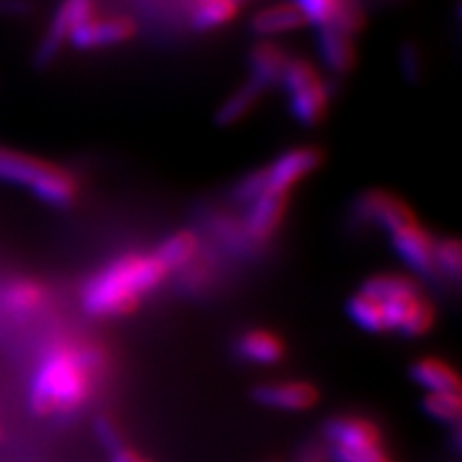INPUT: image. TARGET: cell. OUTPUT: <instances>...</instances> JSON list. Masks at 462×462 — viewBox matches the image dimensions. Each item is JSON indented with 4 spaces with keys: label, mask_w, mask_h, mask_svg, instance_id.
Masks as SVG:
<instances>
[{
    "label": "cell",
    "mask_w": 462,
    "mask_h": 462,
    "mask_svg": "<svg viewBox=\"0 0 462 462\" xmlns=\"http://www.w3.org/2000/svg\"><path fill=\"white\" fill-rule=\"evenodd\" d=\"M390 248L409 273L421 279H435V236L415 221L401 225L388 234Z\"/></svg>",
    "instance_id": "52a82bcc"
},
{
    "label": "cell",
    "mask_w": 462,
    "mask_h": 462,
    "mask_svg": "<svg viewBox=\"0 0 462 462\" xmlns=\"http://www.w3.org/2000/svg\"><path fill=\"white\" fill-rule=\"evenodd\" d=\"M346 317L356 323L357 328L364 332L371 334H379L385 332V323H383V313H381V306L371 300L364 293L356 291L354 296L346 300L345 304Z\"/></svg>",
    "instance_id": "cb8c5ba5"
},
{
    "label": "cell",
    "mask_w": 462,
    "mask_h": 462,
    "mask_svg": "<svg viewBox=\"0 0 462 462\" xmlns=\"http://www.w3.org/2000/svg\"><path fill=\"white\" fill-rule=\"evenodd\" d=\"M317 56H319L321 65L330 73H349L357 62L354 34L338 26L319 28L317 31Z\"/></svg>",
    "instance_id": "7c38bea8"
},
{
    "label": "cell",
    "mask_w": 462,
    "mask_h": 462,
    "mask_svg": "<svg viewBox=\"0 0 462 462\" xmlns=\"http://www.w3.org/2000/svg\"><path fill=\"white\" fill-rule=\"evenodd\" d=\"M460 394H426L421 409L432 420L443 424H456L460 420Z\"/></svg>",
    "instance_id": "484cf974"
},
{
    "label": "cell",
    "mask_w": 462,
    "mask_h": 462,
    "mask_svg": "<svg viewBox=\"0 0 462 462\" xmlns=\"http://www.w3.org/2000/svg\"><path fill=\"white\" fill-rule=\"evenodd\" d=\"M462 270L460 242L456 238H441L435 242V273L443 279L458 281Z\"/></svg>",
    "instance_id": "d4e9b609"
},
{
    "label": "cell",
    "mask_w": 462,
    "mask_h": 462,
    "mask_svg": "<svg viewBox=\"0 0 462 462\" xmlns=\"http://www.w3.org/2000/svg\"><path fill=\"white\" fill-rule=\"evenodd\" d=\"M167 270L154 253H131L107 263L82 289V306L92 317H120L165 281Z\"/></svg>",
    "instance_id": "6da1fadb"
},
{
    "label": "cell",
    "mask_w": 462,
    "mask_h": 462,
    "mask_svg": "<svg viewBox=\"0 0 462 462\" xmlns=\"http://www.w3.org/2000/svg\"><path fill=\"white\" fill-rule=\"evenodd\" d=\"M289 56L281 45L273 42H262L248 54V82L259 86L263 92H268L274 86H279L281 75L285 71Z\"/></svg>",
    "instance_id": "9a60e30c"
},
{
    "label": "cell",
    "mask_w": 462,
    "mask_h": 462,
    "mask_svg": "<svg viewBox=\"0 0 462 462\" xmlns=\"http://www.w3.org/2000/svg\"><path fill=\"white\" fill-rule=\"evenodd\" d=\"M306 24L315 26H338L343 31L356 34L360 31L362 14L354 0H291Z\"/></svg>",
    "instance_id": "8fae6325"
},
{
    "label": "cell",
    "mask_w": 462,
    "mask_h": 462,
    "mask_svg": "<svg viewBox=\"0 0 462 462\" xmlns=\"http://www.w3.org/2000/svg\"><path fill=\"white\" fill-rule=\"evenodd\" d=\"M281 90L285 92L289 116L304 129H313L326 118L330 106V90L319 71L304 58H289L281 75Z\"/></svg>",
    "instance_id": "277c9868"
},
{
    "label": "cell",
    "mask_w": 462,
    "mask_h": 462,
    "mask_svg": "<svg viewBox=\"0 0 462 462\" xmlns=\"http://www.w3.org/2000/svg\"><path fill=\"white\" fill-rule=\"evenodd\" d=\"M332 460L334 462H385V454L379 449H371V452H349V449L332 448Z\"/></svg>",
    "instance_id": "f1b7e54d"
},
{
    "label": "cell",
    "mask_w": 462,
    "mask_h": 462,
    "mask_svg": "<svg viewBox=\"0 0 462 462\" xmlns=\"http://www.w3.org/2000/svg\"><path fill=\"white\" fill-rule=\"evenodd\" d=\"M398 67L409 84H418L424 78V51L415 42H404L398 48Z\"/></svg>",
    "instance_id": "4316f807"
},
{
    "label": "cell",
    "mask_w": 462,
    "mask_h": 462,
    "mask_svg": "<svg viewBox=\"0 0 462 462\" xmlns=\"http://www.w3.org/2000/svg\"><path fill=\"white\" fill-rule=\"evenodd\" d=\"M357 291L364 293V296L373 298L374 302L385 304V302H392V300L415 296V293H420V287L411 276L385 273V274H374L371 279L364 281Z\"/></svg>",
    "instance_id": "ffe728a7"
},
{
    "label": "cell",
    "mask_w": 462,
    "mask_h": 462,
    "mask_svg": "<svg viewBox=\"0 0 462 462\" xmlns=\"http://www.w3.org/2000/svg\"><path fill=\"white\" fill-rule=\"evenodd\" d=\"M289 206V195L273 193V190H263L259 193L251 204L245 206V217H242L240 227L245 231L246 240L253 245H262L268 242L279 231L285 221Z\"/></svg>",
    "instance_id": "30bf717a"
},
{
    "label": "cell",
    "mask_w": 462,
    "mask_h": 462,
    "mask_svg": "<svg viewBox=\"0 0 462 462\" xmlns=\"http://www.w3.org/2000/svg\"><path fill=\"white\" fill-rule=\"evenodd\" d=\"M133 460H135V454L129 452V449H126V448L123 449V452L109 456V462H133Z\"/></svg>",
    "instance_id": "4dcf8cb0"
},
{
    "label": "cell",
    "mask_w": 462,
    "mask_h": 462,
    "mask_svg": "<svg viewBox=\"0 0 462 462\" xmlns=\"http://www.w3.org/2000/svg\"><path fill=\"white\" fill-rule=\"evenodd\" d=\"M253 398L259 404L281 411H304L310 409L319 398V392L310 383L302 381H287V383H262L253 390Z\"/></svg>",
    "instance_id": "4fadbf2b"
},
{
    "label": "cell",
    "mask_w": 462,
    "mask_h": 462,
    "mask_svg": "<svg viewBox=\"0 0 462 462\" xmlns=\"http://www.w3.org/2000/svg\"><path fill=\"white\" fill-rule=\"evenodd\" d=\"M240 3H242V5H245V3H246V0H240Z\"/></svg>",
    "instance_id": "d6a6232c"
},
{
    "label": "cell",
    "mask_w": 462,
    "mask_h": 462,
    "mask_svg": "<svg viewBox=\"0 0 462 462\" xmlns=\"http://www.w3.org/2000/svg\"><path fill=\"white\" fill-rule=\"evenodd\" d=\"M193 3H198V0H193Z\"/></svg>",
    "instance_id": "836d02e7"
},
{
    "label": "cell",
    "mask_w": 462,
    "mask_h": 462,
    "mask_svg": "<svg viewBox=\"0 0 462 462\" xmlns=\"http://www.w3.org/2000/svg\"><path fill=\"white\" fill-rule=\"evenodd\" d=\"M242 7L240 0H198L190 7V26L208 32L229 24Z\"/></svg>",
    "instance_id": "44dd1931"
},
{
    "label": "cell",
    "mask_w": 462,
    "mask_h": 462,
    "mask_svg": "<svg viewBox=\"0 0 462 462\" xmlns=\"http://www.w3.org/2000/svg\"><path fill=\"white\" fill-rule=\"evenodd\" d=\"M135 37V24L126 15H97L92 14L75 26L69 45L82 51L116 48Z\"/></svg>",
    "instance_id": "9c48e42d"
},
{
    "label": "cell",
    "mask_w": 462,
    "mask_h": 462,
    "mask_svg": "<svg viewBox=\"0 0 462 462\" xmlns=\"http://www.w3.org/2000/svg\"><path fill=\"white\" fill-rule=\"evenodd\" d=\"M199 253V234L193 229H178L161 242L154 255L165 265L167 273L180 270L198 257Z\"/></svg>",
    "instance_id": "d6986e66"
},
{
    "label": "cell",
    "mask_w": 462,
    "mask_h": 462,
    "mask_svg": "<svg viewBox=\"0 0 462 462\" xmlns=\"http://www.w3.org/2000/svg\"><path fill=\"white\" fill-rule=\"evenodd\" d=\"M306 22L302 14L293 3H274L268 7L259 9L251 17V31L268 42L270 37H281V34L296 32L304 28Z\"/></svg>",
    "instance_id": "2e32d148"
},
{
    "label": "cell",
    "mask_w": 462,
    "mask_h": 462,
    "mask_svg": "<svg viewBox=\"0 0 462 462\" xmlns=\"http://www.w3.org/2000/svg\"><path fill=\"white\" fill-rule=\"evenodd\" d=\"M92 429H95V437L97 441H99V446L106 449L109 456L123 452L125 449V443H123V437H120L118 429H116V424L106 415H99V418H95V424H92Z\"/></svg>",
    "instance_id": "83f0119b"
},
{
    "label": "cell",
    "mask_w": 462,
    "mask_h": 462,
    "mask_svg": "<svg viewBox=\"0 0 462 462\" xmlns=\"http://www.w3.org/2000/svg\"><path fill=\"white\" fill-rule=\"evenodd\" d=\"M43 302V289L31 281H14L0 289V309L9 315H31Z\"/></svg>",
    "instance_id": "603a6c76"
},
{
    "label": "cell",
    "mask_w": 462,
    "mask_h": 462,
    "mask_svg": "<svg viewBox=\"0 0 462 462\" xmlns=\"http://www.w3.org/2000/svg\"><path fill=\"white\" fill-rule=\"evenodd\" d=\"M236 354L248 364L273 366V364L281 362L282 354H285V346H282V340L273 332L251 330L238 338Z\"/></svg>",
    "instance_id": "ac0fdd59"
},
{
    "label": "cell",
    "mask_w": 462,
    "mask_h": 462,
    "mask_svg": "<svg viewBox=\"0 0 462 462\" xmlns=\"http://www.w3.org/2000/svg\"><path fill=\"white\" fill-rule=\"evenodd\" d=\"M323 163V152L315 146H296L281 152L279 157L262 167L263 190L291 195L300 182L315 173ZM262 190V193H263Z\"/></svg>",
    "instance_id": "8992f818"
},
{
    "label": "cell",
    "mask_w": 462,
    "mask_h": 462,
    "mask_svg": "<svg viewBox=\"0 0 462 462\" xmlns=\"http://www.w3.org/2000/svg\"><path fill=\"white\" fill-rule=\"evenodd\" d=\"M31 14L28 0H0V15L3 17H22Z\"/></svg>",
    "instance_id": "f546056e"
},
{
    "label": "cell",
    "mask_w": 462,
    "mask_h": 462,
    "mask_svg": "<svg viewBox=\"0 0 462 462\" xmlns=\"http://www.w3.org/2000/svg\"><path fill=\"white\" fill-rule=\"evenodd\" d=\"M133 462H146V460H140V458H135Z\"/></svg>",
    "instance_id": "1f68e13d"
},
{
    "label": "cell",
    "mask_w": 462,
    "mask_h": 462,
    "mask_svg": "<svg viewBox=\"0 0 462 462\" xmlns=\"http://www.w3.org/2000/svg\"><path fill=\"white\" fill-rule=\"evenodd\" d=\"M409 374L426 394H460L458 374L437 357H421L409 368Z\"/></svg>",
    "instance_id": "e0dca14e"
},
{
    "label": "cell",
    "mask_w": 462,
    "mask_h": 462,
    "mask_svg": "<svg viewBox=\"0 0 462 462\" xmlns=\"http://www.w3.org/2000/svg\"><path fill=\"white\" fill-rule=\"evenodd\" d=\"M262 97H263V90L246 79L245 84L238 86V88L231 92L227 99L218 106L217 114H215L217 125L231 126V125L240 123L242 118H246V116L255 109V106Z\"/></svg>",
    "instance_id": "7402d4cb"
},
{
    "label": "cell",
    "mask_w": 462,
    "mask_h": 462,
    "mask_svg": "<svg viewBox=\"0 0 462 462\" xmlns=\"http://www.w3.org/2000/svg\"><path fill=\"white\" fill-rule=\"evenodd\" d=\"M323 435L332 448L349 452H371L379 449V432L368 421L357 418H332L323 424Z\"/></svg>",
    "instance_id": "5bb4252c"
},
{
    "label": "cell",
    "mask_w": 462,
    "mask_h": 462,
    "mask_svg": "<svg viewBox=\"0 0 462 462\" xmlns=\"http://www.w3.org/2000/svg\"><path fill=\"white\" fill-rule=\"evenodd\" d=\"M413 208L383 189L362 190L349 208V221L360 229H379L385 236L401 225L415 221Z\"/></svg>",
    "instance_id": "5b68a950"
},
{
    "label": "cell",
    "mask_w": 462,
    "mask_h": 462,
    "mask_svg": "<svg viewBox=\"0 0 462 462\" xmlns=\"http://www.w3.org/2000/svg\"><path fill=\"white\" fill-rule=\"evenodd\" d=\"M97 362L88 351L58 345L43 356L31 379V407L34 413H69L88 396L90 374Z\"/></svg>",
    "instance_id": "7a4b0ae2"
},
{
    "label": "cell",
    "mask_w": 462,
    "mask_h": 462,
    "mask_svg": "<svg viewBox=\"0 0 462 462\" xmlns=\"http://www.w3.org/2000/svg\"><path fill=\"white\" fill-rule=\"evenodd\" d=\"M92 14H95V0H62L34 50V65L39 69L50 67L65 50V45H69L75 26Z\"/></svg>",
    "instance_id": "ba28073f"
},
{
    "label": "cell",
    "mask_w": 462,
    "mask_h": 462,
    "mask_svg": "<svg viewBox=\"0 0 462 462\" xmlns=\"http://www.w3.org/2000/svg\"><path fill=\"white\" fill-rule=\"evenodd\" d=\"M0 180L24 187L45 206L67 208L79 195V182L65 167L0 148Z\"/></svg>",
    "instance_id": "3957f363"
}]
</instances>
